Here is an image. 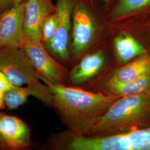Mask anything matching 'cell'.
Segmentation results:
<instances>
[{
  "label": "cell",
  "instance_id": "obj_1",
  "mask_svg": "<svg viewBox=\"0 0 150 150\" xmlns=\"http://www.w3.org/2000/svg\"><path fill=\"white\" fill-rule=\"evenodd\" d=\"M53 97V106L64 125L75 134L86 135L97 120L121 96L94 93L64 85H46Z\"/></svg>",
  "mask_w": 150,
  "mask_h": 150
},
{
  "label": "cell",
  "instance_id": "obj_2",
  "mask_svg": "<svg viewBox=\"0 0 150 150\" xmlns=\"http://www.w3.org/2000/svg\"><path fill=\"white\" fill-rule=\"evenodd\" d=\"M45 149L66 150H150V127L101 136L76 134L68 129L55 134Z\"/></svg>",
  "mask_w": 150,
  "mask_h": 150
},
{
  "label": "cell",
  "instance_id": "obj_3",
  "mask_svg": "<svg viewBox=\"0 0 150 150\" xmlns=\"http://www.w3.org/2000/svg\"><path fill=\"white\" fill-rule=\"evenodd\" d=\"M150 124V91L118 98L85 136L123 133Z\"/></svg>",
  "mask_w": 150,
  "mask_h": 150
},
{
  "label": "cell",
  "instance_id": "obj_4",
  "mask_svg": "<svg viewBox=\"0 0 150 150\" xmlns=\"http://www.w3.org/2000/svg\"><path fill=\"white\" fill-rule=\"evenodd\" d=\"M0 71L13 86L26 85L33 92V97L50 106L53 97L48 87L40 81L23 48L6 46L0 48Z\"/></svg>",
  "mask_w": 150,
  "mask_h": 150
},
{
  "label": "cell",
  "instance_id": "obj_5",
  "mask_svg": "<svg viewBox=\"0 0 150 150\" xmlns=\"http://www.w3.org/2000/svg\"><path fill=\"white\" fill-rule=\"evenodd\" d=\"M71 51L80 56L91 46L96 37L101 22L106 15L95 0H77L72 12Z\"/></svg>",
  "mask_w": 150,
  "mask_h": 150
},
{
  "label": "cell",
  "instance_id": "obj_6",
  "mask_svg": "<svg viewBox=\"0 0 150 150\" xmlns=\"http://www.w3.org/2000/svg\"><path fill=\"white\" fill-rule=\"evenodd\" d=\"M24 50L38 76L45 85H64L67 70L48 53L41 41H27Z\"/></svg>",
  "mask_w": 150,
  "mask_h": 150
},
{
  "label": "cell",
  "instance_id": "obj_7",
  "mask_svg": "<svg viewBox=\"0 0 150 150\" xmlns=\"http://www.w3.org/2000/svg\"><path fill=\"white\" fill-rule=\"evenodd\" d=\"M77 0H57L55 12L57 17V27L54 38L45 46L52 54L61 59H69V42L72 16Z\"/></svg>",
  "mask_w": 150,
  "mask_h": 150
},
{
  "label": "cell",
  "instance_id": "obj_8",
  "mask_svg": "<svg viewBox=\"0 0 150 150\" xmlns=\"http://www.w3.org/2000/svg\"><path fill=\"white\" fill-rule=\"evenodd\" d=\"M32 144L31 130L21 119L0 112L1 150H26Z\"/></svg>",
  "mask_w": 150,
  "mask_h": 150
},
{
  "label": "cell",
  "instance_id": "obj_9",
  "mask_svg": "<svg viewBox=\"0 0 150 150\" xmlns=\"http://www.w3.org/2000/svg\"><path fill=\"white\" fill-rule=\"evenodd\" d=\"M25 13L24 1L0 15V48L6 46L23 48L27 42L23 30Z\"/></svg>",
  "mask_w": 150,
  "mask_h": 150
},
{
  "label": "cell",
  "instance_id": "obj_10",
  "mask_svg": "<svg viewBox=\"0 0 150 150\" xmlns=\"http://www.w3.org/2000/svg\"><path fill=\"white\" fill-rule=\"evenodd\" d=\"M23 30L27 41H41L42 29L46 18L55 12L52 0H25Z\"/></svg>",
  "mask_w": 150,
  "mask_h": 150
},
{
  "label": "cell",
  "instance_id": "obj_11",
  "mask_svg": "<svg viewBox=\"0 0 150 150\" xmlns=\"http://www.w3.org/2000/svg\"><path fill=\"white\" fill-rule=\"evenodd\" d=\"M150 13V0H118L106 16L111 26L130 23Z\"/></svg>",
  "mask_w": 150,
  "mask_h": 150
},
{
  "label": "cell",
  "instance_id": "obj_12",
  "mask_svg": "<svg viewBox=\"0 0 150 150\" xmlns=\"http://www.w3.org/2000/svg\"><path fill=\"white\" fill-rule=\"evenodd\" d=\"M113 47L118 62L126 64L141 55L147 54L139 41L129 32L121 31L113 40Z\"/></svg>",
  "mask_w": 150,
  "mask_h": 150
},
{
  "label": "cell",
  "instance_id": "obj_13",
  "mask_svg": "<svg viewBox=\"0 0 150 150\" xmlns=\"http://www.w3.org/2000/svg\"><path fill=\"white\" fill-rule=\"evenodd\" d=\"M105 57L102 51H97L84 57L70 74L73 84H80L91 79L101 70Z\"/></svg>",
  "mask_w": 150,
  "mask_h": 150
},
{
  "label": "cell",
  "instance_id": "obj_14",
  "mask_svg": "<svg viewBox=\"0 0 150 150\" xmlns=\"http://www.w3.org/2000/svg\"><path fill=\"white\" fill-rule=\"evenodd\" d=\"M150 72V55L139 56L116 70L108 81L109 83H126L136 80Z\"/></svg>",
  "mask_w": 150,
  "mask_h": 150
},
{
  "label": "cell",
  "instance_id": "obj_15",
  "mask_svg": "<svg viewBox=\"0 0 150 150\" xmlns=\"http://www.w3.org/2000/svg\"><path fill=\"white\" fill-rule=\"evenodd\" d=\"M108 91L119 96H131L142 95L150 91V72L136 80L126 83H107Z\"/></svg>",
  "mask_w": 150,
  "mask_h": 150
},
{
  "label": "cell",
  "instance_id": "obj_16",
  "mask_svg": "<svg viewBox=\"0 0 150 150\" xmlns=\"http://www.w3.org/2000/svg\"><path fill=\"white\" fill-rule=\"evenodd\" d=\"M113 28L129 32L141 43L150 55V13L139 20Z\"/></svg>",
  "mask_w": 150,
  "mask_h": 150
},
{
  "label": "cell",
  "instance_id": "obj_17",
  "mask_svg": "<svg viewBox=\"0 0 150 150\" xmlns=\"http://www.w3.org/2000/svg\"><path fill=\"white\" fill-rule=\"evenodd\" d=\"M33 92L28 86L23 87L14 86L5 91L4 101L6 107L8 110L16 109L27 102L29 96H33Z\"/></svg>",
  "mask_w": 150,
  "mask_h": 150
},
{
  "label": "cell",
  "instance_id": "obj_18",
  "mask_svg": "<svg viewBox=\"0 0 150 150\" xmlns=\"http://www.w3.org/2000/svg\"><path fill=\"white\" fill-rule=\"evenodd\" d=\"M57 27V17L54 12L48 16L44 22L42 29L41 42L47 46L54 38Z\"/></svg>",
  "mask_w": 150,
  "mask_h": 150
},
{
  "label": "cell",
  "instance_id": "obj_19",
  "mask_svg": "<svg viewBox=\"0 0 150 150\" xmlns=\"http://www.w3.org/2000/svg\"><path fill=\"white\" fill-rule=\"evenodd\" d=\"M24 1L25 0H0V15L6 10Z\"/></svg>",
  "mask_w": 150,
  "mask_h": 150
},
{
  "label": "cell",
  "instance_id": "obj_20",
  "mask_svg": "<svg viewBox=\"0 0 150 150\" xmlns=\"http://www.w3.org/2000/svg\"><path fill=\"white\" fill-rule=\"evenodd\" d=\"M6 78L5 75L0 71V90L5 91L13 87Z\"/></svg>",
  "mask_w": 150,
  "mask_h": 150
},
{
  "label": "cell",
  "instance_id": "obj_21",
  "mask_svg": "<svg viewBox=\"0 0 150 150\" xmlns=\"http://www.w3.org/2000/svg\"><path fill=\"white\" fill-rule=\"evenodd\" d=\"M103 3V9L106 13V15L112 10L113 8L116 5L118 0H99Z\"/></svg>",
  "mask_w": 150,
  "mask_h": 150
},
{
  "label": "cell",
  "instance_id": "obj_22",
  "mask_svg": "<svg viewBox=\"0 0 150 150\" xmlns=\"http://www.w3.org/2000/svg\"><path fill=\"white\" fill-rule=\"evenodd\" d=\"M4 93L5 91L0 90V110L5 109L6 107L5 103L4 101Z\"/></svg>",
  "mask_w": 150,
  "mask_h": 150
},
{
  "label": "cell",
  "instance_id": "obj_23",
  "mask_svg": "<svg viewBox=\"0 0 150 150\" xmlns=\"http://www.w3.org/2000/svg\"><path fill=\"white\" fill-rule=\"evenodd\" d=\"M0 150H1V148H0Z\"/></svg>",
  "mask_w": 150,
  "mask_h": 150
}]
</instances>
